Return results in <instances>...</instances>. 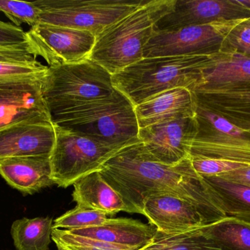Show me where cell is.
I'll use <instances>...</instances> for the list:
<instances>
[{"mask_svg":"<svg viewBox=\"0 0 250 250\" xmlns=\"http://www.w3.org/2000/svg\"><path fill=\"white\" fill-rule=\"evenodd\" d=\"M99 172L121 195L127 213L141 214L147 198L169 194L193 204L208 225L227 217L210 195L204 178L194 170L190 156L166 165L154 160L138 142L119 151Z\"/></svg>","mask_w":250,"mask_h":250,"instance_id":"6da1fadb","label":"cell"},{"mask_svg":"<svg viewBox=\"0 0 250 250\" xmlns=\"http://www.w3.org/2000/svg\"><path fill=\"white\" fill-rule=\"evenodd\" d=\"M221 51L198 55L142 58L112 75L113 84L134 107L176 88L194 89L204 70L214 66Z\"/></svg>","mask_w":250,"mask_h":250,"instance_id":"7a4b0ae2","label":"cell"},{"mask_svg":"<svg viewBox=\"0 0 250 250\" xmlns=\"http://www.w3.org/2000/svg\"><path fill=\"white\" fill-rule=\"evenodd\" d=\"M176 0H145L132 13L97 37L91 60L111 75L139 61L156 32L157 22L174 6Z\"/></svg>","mask_w":250,"mask_h":250,"instance_id":"3957f363","label":"cell"},{"mask_svg":"<svg viewBox=\"0 0 250 250\" xmlns=\"http://www.w3.org/2000/svg\"><path fill=\"white\" fill-rule=\"evenodd\" d=\"M52 121L121 148L141 142L135 107L117 90L111 96L52 116Z\"/></svg>","mask_w":250,"mask_h":250,"instance_id":"277c9868","label":"cell"},{"mask_svg":"<svg viewBox=\"0 0 250 250\" xmlns=\"http://www.w3.org/2000/svg\"><path fill=\"white\" fill-rule=\"evenodd\" d=\"M112 75L93 60L48 67L42 96L52 116L86 103L111 96Z\"/></svg>","mask_w":250,"mask_h":250,"instance_id":"5b68a950","label":"cell"},{"mask_svg":"<svg viewBox=\"0 0 250 250\" xmlns=\"http://www.w3.org/2000/svg\"><path fill=\"white\" fill-rule=\"evenodd\" d=\"M53 124L55 143L50 161L51 177L59 187H69L82 178L101 171L108 160L124 148Z\"/></svg>","mask_w":250,"mask_h":250,"instance_id":"8992f818","label":"cell"},{"mask_svg":"<svg viewBox=\"0 0 250 250\" xmlns=\"http://www.w3.org/2000/svg\"><path fill=\"white\" fill-rule=\"evenodd\" d=\"M145 0H37L41 23L74 28L97 37ZM40 22V23H41Z\"/></svg>","mask_w":250,"mask_h":250,"instance_id":"52a82bcc","label":"cell"},{"mask_svg":"<svg viewBox=\"0 0 250 250\" xmlns=\"http://www.w3.org/2000/svg\"><path fill=\"white\" fill-rule=\"evenodd\" d=\"M198 134L191 144L190 157H202L250 166V132L195 104Z\"/></svg>","mask_w":250,"mask_h":250,"instance_id":"ba28073f","label":"cell"},{"mask_svg":"<svg viewBox=\"0 0 250 250\" xmlns=\"http://www.w3.org/2000/svg\"><path fill=\"white\" fill-rule=\"evenodd\" d=\"M245 19L220 20L179 30L155 32L144 48L143 58L217 52L228 34Z\"/></svg>","mask_w":250,"mask_h":250,"instance_id":"9c48e42d","label":"cell"},{"mask_svg":"<svg viewBox=\"0 0 250 250\" xmlns=\"http://www.w3.org/2000/svg\"><path fill=\"white\" fill-rule=\"evenodd\" d=\"M26 32L32 54L42 57L48 67L89 60L97 39L88 31L41 22Z\"/></svg>","mask_w":250,"mask_h":250,"instance_id":"30bf717a","label":"cell"},{"mask_svg":"<svg viewBox=\"0 0 250 250\" xmlns=\"http://www.w3.org/2000/svg\"><path fill=\"white\" fill-rule=\"evenodd\" d=\"M197 134L195 115L140 129L138 138L154 160L175 165L189 157L191 144Z\"/></svg>","mask_w":250,"mask_h":250,"instance_id":"8fae6325","label":"cell"},{"mask_svg":"<svg viewBox=\"0 0 250 250\" xmlns=\"http://www.w3.org/2000/svg\"><path fill=\"white\" fill-rule=\"evenodd\" d=\"M250 17V9L241 0H176L173 9L157 22L156 32Z\"/></svg>","mask_w":250,"mask_h":250,"instance_id":"7c38bea8","label":"cell"},{"mask_svg":"<svg viewBox=\"0 0 250 250\" xmlns=\"http://www.w3.org/2000/svg\"><path fill=\"white\" fill-rule=\"evenodd\" d=\"M141 214L148 219L157 232L164 234L183 233L208 225L193 204L169 194L147 198Z\"/></svg>","mask_w":250,"mask_h":250,"instance_id":"4fadbf2b","label":"cell"},{"mask_svg":"<svg viewBox=\"0 0 250 250\" xmlns=\"http://www.w3.org/2000/svg\"><path fill=\"white\" fill-rule=\"evenodd\" d=\"M192 92L198 107L250 132V82L198 88Z\"/></svg>","mask_w":250,"mask_h":250,"instance_id":"5bb4252c","label":"cell"},{"mask_svg":"<svg viewBox=\"0 0 250 250\" xmlns=\"http://www.w3.org/2000/svg\"><path fill=\"white\" fill-rule=\"evenodd\" d=\"M55 143L53 123H20L0 130V160L50 157Z\"/></svg>","mask_w":250,"mask_h":250,"instance_id":"9a60e30c","label":"cell"},{"mask_svg":"<svg viewBox=\"0 0 250 250\" xmlns=\"http://www.w3.org/2000/svg\"><path fill=\"white\" fill-rule=\"evenodd\" d=\"M140 129L195 115L194 93L186 88L168 90L135 107Z\"/></svg>","mask_w":250,"mask_h":250,"instance_id":"2e32d148","label":"cell"},{"mask_svg":"<svg viewBox=\"0 0 250 250\" xmlns=\"http://www.w3.org/2000/svg\"><path fill=\"white\" fill-rule=\"evenodd\" d=\"M76 236L89 238L128 250H141L151 243L157 229L129 218H108L95 227L67 230Z\"/></svg>","mask_w":250,"mask_h":250,"instance_id":"e0dca14e","label":"cell"},{"mask_svg":"<svg viewBox=\"0 0 250 250\" xmlns=\"http://www.w3.org/2000/svg\"><path fill=\"white\" fill-rule=\"evenodd\" d=\"M0 176L23 195H33L55 185L51 177L50 157H16L0 160Z\"/></svg>","mask_w":250,"mask_h":250,"instance_id":"ac0fdd59","label":"cell"},{"mask_svg":"<svg viewBox=\"0 0 250 250\" xmlns=\"http://www.w3.org/2000/svg\"><path fill=\"white\" fill-rule=\"evenodd\" d=\"M73 201L76 206L97 210L113 216L127 212L121 195L104 179L99 171L87 175L73 183Z\"/></svg>","mask_w":250,"mask_h":250,"instance_id":"d6986e66","label":"cell"},{"mask_svg":"<svg viewBox=\"0 0 250 250\" xmlns=\"http://www.w3.org/2000/svg\"><path fill=\"white\" fill-rule=\"evenodd\" d=\"M214 203L227 217L250 223V187L217 176H203Z\"/></svg>","mask_w":250,"mask_h":250,"instance_id":"ffe728a7","label":"cell"},{"mask_svg":"<svg viewBox=\"0 0 250 250\" xmlns=\"http://www.w3.org/2000/svg\"><path fill=\"white\" fill-rule=\"evenodd\" d=\"M250 82V57L221 51L214 66L204 70L194 88H207L219 85H235Z\"/></svg>","mask_w":250,"mask_h":250,"instance_id":"44dd1931","label":"cell"},{"mask_svg":"<svg viewBox=\"0 0 250 250\" xmlns=\"http://www.w3.org/2000/svg\"><path fill=\"white\" fill-rule=\"evenodd\" d=\"M54 220L51 217L22 218L13 222L10 234L17 250H49Z\"/></svg>","mask_w":250,"mask_h":250,"instance_id":"7402d4cb","label":"cell"},{"mask_svg":"<svg viewBox=\"0 0 250 250\" xmlns=\"http://www.w3.org/2000/svg\"><path fill=\"white\" fill-rule=\"evenodd\" d=\"M44 79L24 78L0 80V111L11 107L45 103L42 96Z\"/></svg>","mask_w":250,"mask_h":250,"instance_id":"603a6c76","label":"cell"},{"mask_svg":"<svg viewBox=\"0 0 250 250\" xmlns=\"http://www.w3.org/2000/svg\"><path fill=\"white\" fill-rule=\"evenodd\" d=\"M202 231L225 250H250V223L226 217L204 226Z\"/></svg>","mask_w":250,"mask_h":250,"instance_id":"cb8c5ba5","label":"cell"},{"mask_svg":"<svg viewBox=\"0 0 250 250\" xmlns=\"http://www.w3.org/2000/svg\"><path fill=\"white\" fill-rule=\"evenodd\" d=\"M202 227L173 234L157 231L151 243L141 250H225L205 236Z\"/></svg>","mask_w":250,"mask_h":250,"instance_id":"d4e9b609","label":"cell"},{"mask_svg":"<svg viewBox=\"0 0 250 250\" xmlns=\"http://www.w3.org/2000/svg\"><path fill=\"white\" fill-rule=\"evenodd\" d=\"M108 219V216L102 211L76 206L56 219L53 228L66 230L87 228L100 226Z\"/></svg>","mask_w":250,"mask_h":250,"instance_id":"484cf974","label":"cell"},{"mask_svg":"<svg viewBox=\"0 0 250 250\" xmlns=\"http://www.w3.org/2000/svg\"><path fill=\"white\" fill-rule=\"evenodd\" d=\"M51 239L58 250H128L101 241L76 236L61 229L53 228Z\"/></svg>","mask_w":250,"mask_h":250,"instance_id":"4316f807","label":"cell"},{"mask_svg":"<svg viewBox=\"0 0 250 250\" xmlns=\"http://www.w3.org/2000/svg\"><path fill=\"white\" fill-rule=\"evenodd\" d=\"M0 12L19 27L22 23L33 27L41 22V11L35 1L0 0Z\"/></svg>","mask_w":250,"mask_h":250,"instance_id":"83f0119b","label":"cell"},{"mask_svg":"<svg viewBox=\"0 0 250 250\" xmlns=\"http://www.w3.org/2000/svg\"><path fill=\"white\" fill-rule=\"evenodd\" d=\"M48 70V66L42 65L37 59L24 63L0 62V80L24 78L44 79Z\"/></svg>","mask_w":250,"mask_h":250,"instance_id":"f1b7e54d","label":"cell"},{"mask_svg":"<svg viewBox=\"0 0 250 250\" xmlns=\"http://www.w3.org/2000/svg\"><path fill=\"white\" fill-rule=\"evenodd\" d=\"M220 51L250 57V17L228 34L222 43Z\"/></svg>","mask_w":250,"mask_h":250,"instance_id":"f546056e","label":"cell"},{"mask_svg":"<svg viewBox=\"0 0 250 250\" xmlns=\"http://www.w3.org/2000/svg\"><path fill=\"white\" fill-rule=\"evenodd\" d=\"M194 170L202 176H218L229 172L248 167V165L202 157H190Z\"/></svg>","mask_w":250,"mask_h":250,"instance_id":"4dcf8cb0","label":"cell"},{"mask_svg":"<svg viewBox=\"0 0 250 250\" xmlns=\"http://www.w3.org/2000/svg\"><path fill=\"white\" fill-rule=\"evenodd\" d=\"M0 48L30 50L28 45L27 32L13 23L0 20Z\"/></svg>","mask_w":250,"mask_h":250,"instance_id":"1f68e13d","label":"cell"},{"mask_svg":"<svg viewBox=\"0 0 250 250\" xmlns=\"http://www.w3.org/2000/svg\"><path fill=\"white\" fill-rule=\"evenodd\" d=\"M36 59L32 51L26 48H0V62L24 63Z\"/></svg>","mask_w":250,"mask_h":250,"instance_id":"d6a6232c","label":"cell"},{"mask_svg":"<svg viewBox=\"0 0 250 250\" xmlns=\"http://www.w3.org/2000/svg\"><path fill=\"white\" fill-rule=\"evenodd\" d=\"M217 177L250 187V166L224 173Z\"/></svg>","mask_w":250,"mask_h":250,"instance_id":"836d02e7","label":"cell"},{"mask_svg":"<svg viewBox=\"0 0 250 250\" xmlns=\"http://www.w3.org/2000/svg\"><path fill=\"white\" fill-rule=\"evenodd\" d=\"M241 2H242V4L245 6V7H248V8L250 9V0H243L242 1L241 0Z\"/></svg>","mask_w":250,"mask_h":250,"instance_id":"e575fe53","label":"cell"}]
</instances>
